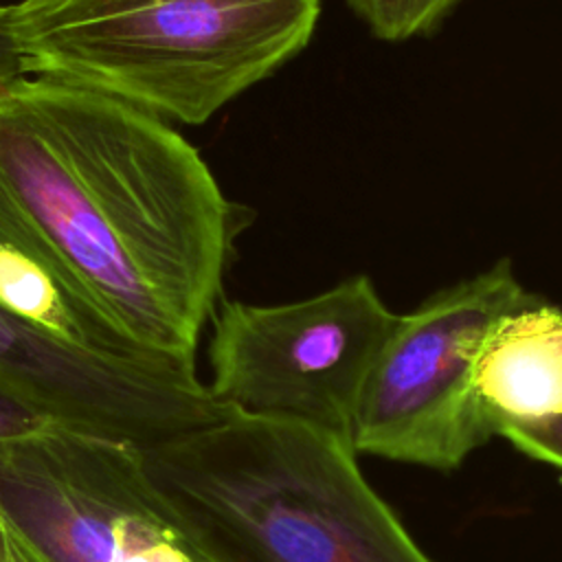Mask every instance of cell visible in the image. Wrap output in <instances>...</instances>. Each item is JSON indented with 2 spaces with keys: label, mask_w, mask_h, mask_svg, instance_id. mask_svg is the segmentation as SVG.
Returning <instances> with one entry per match:
<instances>
[{
  "label": "cell",
  "mask_w": 562,
  "mask_h": 562,
  "mask_svg": "<svg viewBox=\"0 0 562 562\" xmlns=\"http://www.w3.org/2000/svg\"><path fill=\"white\" fill-rule=\"evenodd\" d=\"M0 224L140 353L195 369L241 217L167 121L48 77L0 88Z\"/></svg>",
  "instance_id": "cell-1"
},
{
  "label": "cell",
  "mask_w": 562,
  "mask_h": 562,
  "mask_svg": "<svg viewBox=\"0 0 562 562\" xmlns=\"http://www.w3.org/2000/svg\"><path fill=\"white\" fill-rule=\"evenodd\" d=\"M140 465L211 562H435L367 483L349 441L226 408Z\"/></svg>",
  "instance_id": "cell-2"
},
{
  "label": "cell",
  "mask_w": 562,
  "mask_h": 562,
  "mask_svg": "<svg viewBox=\"0 0 562 562\" xmlns=\"http://www.w3.org/2000/svg\"><path fill=\"white\" fill-rule=\"evenodd\" d=\"M26 75L202 125L312 40L321 0H20Z\"/></svg>",
  "instance_id": "cell-3"
},
{
  "label": "cell",
  "mask_w": 562,
  "mask_h": 562,
  "mask_svg": "<svg viewBox=\"0 0 562 562\" xmlns=\"http://www.w3.org/2000/svg\"><path fill=\"white\" fill-rule=\"evenodd\" d=\"M397 321L367 274L292 303L222 301L213 314L209 389L237 411L351 443L364 386Z\"/></svg>",
  "instance_id": "cell-4"
},
{
  "label": "cell",
  "mask_w": 562,
  "mask_h": 562,
  "mask_svg": "<svg viewBox=\"0 0 562 562\" xmlns=\"http://www.w3.org/2000/svg\"><path fill=\"white\" fill-rule=\"evenodd\" d=\"M536 299L501 259L400 314L356 413V454L446 472L487 443L496 428L474 393L476 353L503 314Z\"/></svg>",
  "instance_id": "cell-5"
},
{
  "label": "cell",
  "mask_w": 562,
  "mask_h": 562,
  "mask_svg": "<svg viewBox=\"0 0 562 562\" xmlns=\"http://www.w3.org/2000/svg\"><path fill=\"white\" fill-rule=\"evenodd\" d=\"M0 514L37 562H211L134 443L70 426L0 448Z\"/></svg>",
  "instance_id": "cell-6"
},
{
  "label": "cell",
  "mask_w": 562,
  "mask_h": 562,
  "mask_svg": "<svg viewBox=\"0 0 562 562\" xmlns=\"http://www.w3.org/2000/svg\"><path fill=\"white\" fill-rule=\"evenodd\" d=\"M0 378L83 432L154 446L217 417L226 402L195 369L145 364L68 347L0 303Z\"/></svg>",
  "instance_id": "cell-7"
},
{
  "label": "cell",
  "mask_w": 562,
  "mask_h": 562,
  "mask_svg": "<svg viewBox=\"0 0 562 562\" xmlns=\"http://www.w3.org/2000/svg\"><path fill=\"white\" fill-rule=\"evenodd\" d=\"M472 382L496 435L562 417V307L536 299L503 314L479 347Z\"/></svg>",
  "instance_id": "cell-8"
},
{
  "label": "cell",
  "mask_w": 562,
  "mask_h": 562,
  "mask_svg": "<svg viewBox=\"0 0 562 562\" xmlns=\"http://www.w3.org/2000/svg\"><path fill=\"white\" fill-rule=\"evenodd\" d=\"M463 0H347L362 24L384 42L432 33Z\"/></svg>",
  "instance_id": "cell-9"
},
{
  "label": "cell",
  "mask_w": 562,
  "mask_h": 562,
  "mask_svg": "<svg viewBox=\"0 0 562 562\" xmlns=\"http://www.w3.org/2000/svg\"><path fill=\"white\" fill-rule=\"evenodd\" d=\"M66 426L29 393L0 378V448L31 441Z\"/></svg>",
  "instance_id": "cell-10"
},
{
  "label": "cell",
  "mask_w": 562,
  "mask_h": 562,
  "mask_svg": "<svg viewBox=\"0 0 562 562\" xmlns=\"http://www.w3.org/2000/svg\"><path fill=\"white\" fill-rule=\"evenodd\" d=\"M501 437H505L525 454L562 468V417L507 426L501 430Z\"/></svg>",
  "instance_id": "cell-11"
},
{
  "label": "cell",
  "mask_w": 562,
  "mask_h": 562,
  "mask_svg": "<svg viewBox=\"0 0 562 562\" xmlns=\"http://www.w3.org/2000/svg\"><path fill=\"white\" fill-rule=\"evenodd\" d=\"M20 77H26V68L15 44L9 7L0 4V88L9 86Z\"/></svg>",
  "instance_id": "cell-12"
}]
</instances>
